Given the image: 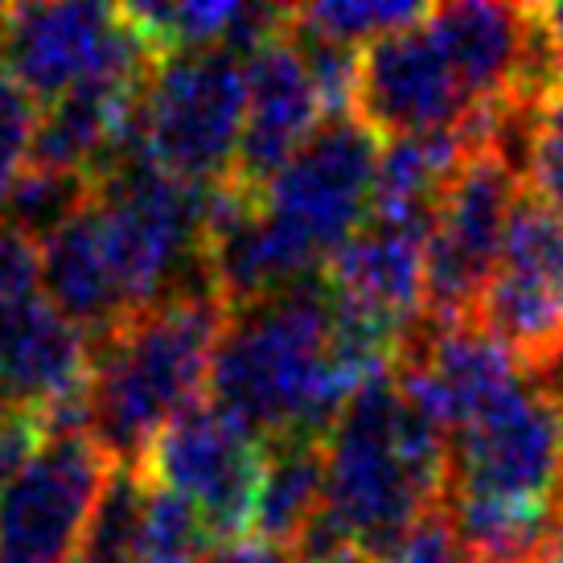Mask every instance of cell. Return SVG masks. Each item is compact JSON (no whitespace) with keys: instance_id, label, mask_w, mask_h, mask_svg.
I'll return each instance as SVG.
<instances>
[{"instance_id":"obj_1","label":"cell","mask_w":563,"mask_h":563,"mask_svg":"<svg viewBox=\"0 0 563 563\" xmlns=\"http://www.w3.org/2000/svg\"><path fill=\"white\" fill-rule=\"evenodd\" d=\"M399 342L317 276L231 309L210 366V404L264 444L329 440L350 399L395 366Z\"/></svg>"},{"instance_id":"obj_2","label":"cell","mask_w":563,"mask_h":563,"mask_svg":"<svg viewBox=\"0 0 563 563\" xmlns=\"http://www.w3.org/2000/svg\"><path fill=\"white\" fill-rule=\"evenodd\" d=\"M227 317L231 309L214 280H202L153 300L91 342V437L115 465H141L161 432L202 404Z\"/></svg>"},{"instance_id":"obj_3","label":"cell","mask_w":563,"mask_h":563,"mask_svg":"<svg viewBox=\"0 0 563 563\" xmlns=\"http://www.w3.org/2000/svg\"><path fill=\"white\" fill-rule=\"evenodd\" d=\"M437 506H444V432L387 371L350 399L329 432L317 518L362 563H378Z\"/></svg>"},{"instance_id":"obj_4","label":"cell","mask_w":563,"mask_h":563,"mask_svg":"<svg viewBox=\"0 0 563 563\" xmlns=\"http://www.w3.org/2000/svg\"><path fill=\"white\" fill-rule=\"evenodd\" d=\"M136 132L148 161L198 189L235 181L247 132V66L227 46L161 58L144 87Z\"/></svg>"},{"instance_id":"obj_5","label":"cell","mask_w":563,"mask_h":563,"mask_svg":"<svg viewBox=\"0 0 563 563\" xmlns=\"http://www.w3.org/2000/svg\"><path fill=\"white\" fill-rule=\"evenodd\" d=\"M378 157V136L358 115H333L264 189H255L260 214L305 276H321L338 247L371 219Z\"/></svg>"},{"instance_id":"obj_6","label":"cell","mask_w":563,"mask_h":563,"mask_svg":"<svg viewBox=\"0 0 563 563\" xmlns=\"http://www.w3.org/2000/svg\"><path fill=\"white\" fill-rule=\"evenodd\" d=\"M560 470L563 399L539 375L518 378L498 404L444 437V501L555 506Z\"/></svg>"},{"instance_id":"obj_7","label":"cell","mask_w":563,"mask_h":563,"mask_svg":"<svg viewBox=\"0 0 563 563\" xmlns=\"http://www.w3.org/2000/svg\"><path fill=\"white\" fill-rule=\"evenodd\" d=\"M518 198H522V169L498 144H477L465 153L428 222L423 317L473 321L477 300L506 247Z\"/></svg>"},{"instance_id":"obj_8","label":"cell","mask_w":563,"mask_h":563,"mask_svg":"<svg viewBox=\"0 0 563 563\" xmlns=\"http://www.w3.org/2000/svg\"><path fill=\"white\" fill-rule=\"evenodd\" d=\"M115 470L91 432H42L0 498V563H70Z\"/></svg>"},{"instance_id":"obj_9","label":"cell","mask_w":563,"mask_h":563,"mask_svg":"<svg viewBox=\"0 0 563 563\" xmlns=\"http://www.w3.org/2000/svg\"><path fill=\"white\" fill-rule=\"evenodd\" d=\"M141 470L186 498L219 543H243L264 489L267 444L202 399L161 432Z\"/></svg>"},{"instance_id":"obj_10","label":"cell","mask_w":563,"mask_h":563,"mask_svg":"<svg viewBox=\"0 0 563 563\" xmlns=\"http://www.w3.org/2000/svg\"><path fill=\"white\" fill-rule=\"evenodd\" d=\"M473 321L531 375H543L563 350V222L527 186Z\"/></svg>"},{"instance_id":"obj_11","label":"cell","mask_w":563,"mask_h":563,"mask_svg":"<svg viewBox=\"0 0 563 563\" xmlns=\"http://www.w3.org/2000/svg\"><path fill=\"white\" fill-rule=\"evenodd\" d=\"M354 115L378 141L465 132L473 124L477 111L437 33L428 30V16L362 49Z\"/></svg>"},{"instance_id":"obj_12","label":"cell","mask_w":563,"mask_h":563,"mask_svg":"<svg viewBox=\"0 0 563 563\" xmlns=\"http://www.w3.org/2000/svg\"><path fill=\"white\" fill-rule=\"evenodd\" d=\"M128 33L124 13L108 4H0V66L49 108L95 79Z\"/></svg>"},{"instance_id":"obj_13","label":"cell","mask_w":563,"mask_h":563,"mask_svg":"<svg viewBox=\"0 0 563 563\" xmlns=\"http://www.w3.org/2000/svg\"><path fill=\"white\" fill-rule=\"evenodd\" d=\"M325 120L321 91L284 16L280 30L247 54V132L231 186L264 189Z\"/></svg>"},{"instance_id":"obj_14","label":"cell","mask_w":563,"mask_h":563,"mask_svg":"<svg viewBox=\"0 0 563 563\" xmlns=\"http://www.w3.org/2000/svg\"><path fill=\"white\" fill-rule=\"evenodd\" d=\"M423 247L428 222L371 214L338 247L321 276L345 305L404 338L423 317Z\"/></svg>"},{"instance_id":"obj_15","label":"cell","mask_w":563,"mask_h":563,"mask_svg":"<svg viewBox=\"0 0 563 563\" xmlns=\"http://www.w3.org/2000/svg\"><path fill=\"white\" fill-rule=\"evenodd\" d=\"M91 342L46 297L0 300V383L30 407L46 411L87 395Z\"/></svg>"},{"instance_id":"obj_16","label":"cell","mask_w":563,"mask_h":563,"mask_svg":"<svg viewBox=\"0 0 563 563\" xmlns=\"http://www.w3.org/2000/svg\"><path fill=\"white\" fill-rule=\"evenodd\" d=\"M42 288H46L49 305L70 325L87 333V342L108 338V333L124 325L128 317H136L124 284L111 267L108 243H103L91 198L82 202L75 219L63 222L42 243Z\"/></svg>"},{"instance_id":"obj_17","label":"cell","mask_w":563,"mask_h":563,"mask_svg":"<svg viewBox=\"0 0 563 563\" xmlns=\"http://www.w3.org/2000/svg\"><path fill=\"white\" fill-rule=\"evenodd\" d=\"M325 501V440H272L264 489L251 518V539L276 551H297Z\"/></svg>"},{"instance_id":"obj_18","label":"cell","mask_w":563,"mask_h":563,"mask_svg":"<svg viewBox=\"0 0 563 563\" xmlns=\"http://www.w3.org/2000/svg\"><path fill=\"white\" fill-rule=\"evenodd\" d=\"M144 506H148V473L141 465H115L82 539V563H132L144 527Z\"/></svg>"},{"instance_id":"obj_19","label":"cell","mask_w":563,"mask_h":563,"mask_svg":"<svg viewBox=\"0 0 563 563\" xmlns=\"http://www.w3.org/2000/svg\"><path fill=\"white\" fill-rule=\"evenodd\" d=\"M214 548L222 543L210 534L202 515L173 489L148 482V506L132 563H202Z\"/></svg>"},{"instance_id":"obj_20","label":"cell","mask_w":563,"mask_h":563,"mask_svg":"<svg viewBox=\"0 0 563 563\" xmlns=\"http://www.w3.org/2000/svg\"><path fill=\"white\" fill-rule=\"evenodd\" d=\"M432 13V4H411V0H395V4H375V0H325V4H300L292 9V21L300 30L321 33L329 42L366 49L378 42L383 33L407 30Z\"/></svg>"},{"instance_id":"obj_21","label":"cell","mask_w":563,"mask_h":563,"mask_svg":"<svg viewBox=\"0 0 563 563\" xmlns=\"http://www.w3.org/2000/svg\"><path fill=\"white\" fill-rule=\"evenodd\" d=\"M91 177H79V173H54V169H37L30 165L25 177L16 181V189L4 202V219L16 222L21 231L37 243H46L63 222H70L82 210V202L91 198Z\"/></svg>"},{"instance_id":"obj_22","label":"cell","mask_w":563,"mask_h":563,"mask_svg":"<svg viewBox=\"0 0 563 563\" xmlns=\"http://www.w3.org/2000/svg\"><path fill=\"white\" fill-rule=\"evenodd\" d=\"M37 124H42L37 99L0 66V210L30 169Z\"/></svg>"},{"instance_id":"obj_23","label":"cell","mask_w":563,"mask_h":563,"mask_svg":"<svg viewBox=\"0 0 563 563\" xmlns=\"http://www.w3.org/2000/svg\"><path fill=\"white\" fill-rule=\"evenodd\" d=\"M378 563H465V551H461V539H456V531H453L449 510H444V506L428 510V515L395 543L391 555H383Z\"/></svg>"},{"instance_id":"obj_24","label":"cell","mask_w":563,"mask_h":563,"mask_svg":"<svg viewBox=\"0 0 563 563\" xmlns=\"http://www.w3.org/2000/svg\"><path fill=\"white\" fill-rule=\"evenodd\" d=\"M42 284V243L0 214V300L33 297Z\"/></svg>"},{"instance_id":"obj_25","label":"cell","mask_w":563,"mask_h":563,"mask_svg":"<svg viewBox=\"0 0 563 563\" xmlns=\"http://www.w3.org/2000/svg\"><path fill=\"white\" fill-rule=\"evenodd\" d=\"M522 186L539 206H548L551 214L563 222V144L531 136L527 148V169H522Z\"/></svg>"},{"instance_id":"obj_26","label":"cell","mask_w":563,"mask_h":563,"mask_svg":"<svg viewBox=\"0 0 563 563\" xmlns=\"http://www.w3.org/2000/svg\"><path fill=\"white\" fill-rule=\"evenodd\" d=\"M37 444H42V423H37V411L21 416V420L9 423V428L0 432V498H4L9 482L21 473V465L30 461Z\"/></svg>"},{"instance_id":"obj_27","label":"cell","mask_w":563,"mask_h":563,"mask_svg":"<svg viewBox=\"0 0 563 563\" xmlns=\"http://www.w3.org/2000/svg\"><path fill=\"white\" fill-rule=\"evenodd\" d=\"M202 563H300V560L288 555V551L264 548L255 539H243V543H222V548H214Z\"/></svg>"},{"instance_id":"obj_28","label":"cell","mask_w":563,"mask_h":563,"mask_svg":"<svg viewBox=\"0 0 563 563\" xmlns=\"http://www.w3.org/2000/svg\"><path fill=\"white\" fill-rule=\"evenodd\" d=\"M531 136L563 144V79L531 108Z\"/></svg>"},{"instance_id":"obj_29","label":"cell","mask_w":563,"mask_h":563,"mask_svg":"<svg viewBox=\"0 0 563 563\" xmlns=\"http://www.w3.org/2000/svg\"><path fill=\"white\" fill-rule=\"evenodd\" d=\"M539 21H543V33L551 42V54L563 70V4H539Z\"/></svg>"},{"instance_id":"obj_30","label":"cell","mask_w":563,"mask_h":563,"mask_svg":"<svg viewBox=\"0 0 563 563\" xmlns=\"http://www.w3.org/2000/svg\"><path fill=\"white\" fill-rule=\"evenodd\" d=\"M21 416H30V407L21 404V399H16V395L9 391V387H4V383H0V432H4V428H9V423H16V420H21Z\"/></svg>"},{"instance_id":"obj_31","label":"cell","mask_w":563,"mask_h":563,"mask_svg":"<svg viewBox=\"0 0 563 563\" xmlns=\"http://www.w3.org/2000/svg\"><path fill=\"white\" fill-rule=\"evenodd\" d=\"M539 378H543V383H548L551 391H555V395L563 399V350L555 354V362H551V366H548V371H543Z\"/></svg>"},{"instance_id":"obj_32","label":"cell","mask_w":563,"mask_h":563,"mask_svg":"<svg viewBox=\"0 0 563 563\" xmlns=\"http://www.w3.org/2000/svg\"><path fill=\"white\" fill-rule=\"evenodd\" d=\"M543 563H563V518L560 527H555V534H551L548 551H543Z\"/></svg>"},{"instance_id":"obj_33","label":"cell","mask_w":563,"mask_h":563,"mask_svg":"<svg viewBox=\"0 0 563 563\" xmlns=\"http://www.w3.org/2000/svg\"><path fill=\"white\" fill-rule=\"evenodd\" d=\"M555 515L563 518V470H560V485H555Z\"/></svg>"}]
</instances>
